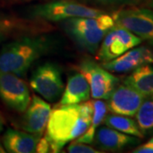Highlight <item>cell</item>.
<instances>
[{
	"label": "cell",
	"mask_w": 153,
	"mask_h": 153,
	"mask_svg": "<svg viewBox=\"0 0 153 153\" xmlns=\"http://www.w3.org/2000/svg\"><path fill=\"white\" fill-rule=\"evenodd\" d=\"M152 139H153V138H152Z\"/></svg>",
	"instance_id": "83f0119b"
},
{
	"label": "cell",
	"mask_w": 153,
	"mask_h": 153,
	"mask_svg": "<svg viewBox=\"0 0 153 153\" xmlns=\"http://www.w3.org/2000/svg\"><path fill=\"white\" fill-rule=\"evenodd\" d=\"M95 3L105 5H117V4H135L138 0H93Z\"/></svg>",
	"instance_id": "44dd1931"
},
{
	"label": "cell",
	"mask_w": 153,
	"mask_h": 153,
	"mask_svg": "<svg viewBox=\"0 0 153 153\" xmlns=\"http://www.w3.org/2000/svg\"><path fill=\"white\" fill-rule=\"evenodd\" d=\"M150 3H151V5L153 8V0H150Z\"/></svg>",
	"instance_id": "484cf974"
},
{
	"label": "cell",
	"mask_w": 153,
	"mask_h": 153,
	"mask_svg": "<svg viewBox=\"0 0 153 153\" xmlns=\"http://www.w3.org/2000/svg\"><path fill=\"white\" fill-rule=\"evenodd\" d=\"M40 136L30 133L10 128L3 137V143L6 151L10 153L36 152Z\"/></svg>",
	"instance_id": "4fadbf2b"
},
{
	"label": "cell",
	"mask_w": 153,
	"mask_h": 153,
	"mask_svg": "<svg viewBox=\"0 0 153 153\" xmlns=\"http://www.w3.org/2000/svg\"><path fill=\"white\" fill-rule=\"evenodd\" d=\"M50 152V146L46 138H40L38 145H37V149L36 152L38 153H45Z\"/></svg>",
	"instance_id": "603a6c76"
},
{
	"label": "cell",
	"mask_w": 153,
	"mask_h": 153,
	"mask_svg": "<svg viewBox=\"0 0 153 153\" xmlns=\"http://www.w3.org/2000/svg\"><path fill=\"white\" fill-rule=\"evenodd\" d=\"M105 123L107 127L132 136L143 138L144 134L140 130L134 120L123 115H108L105 117Z\"/></svg>",
	"instance_id": "ac0fdd59"
},
{
	"label": "cell",
	"mask_w": 153,
	"mask_h": 153,
	"mask_svg": "<svg viewBox=\"0 0 153 153\" xmlns=\"http://www.w3.org/2000/svg\"><path fill=\"white\" fill-rule=\"evenodd\" d=\"M19 1H28V0H19Z\"/></svg>",
	"instance_id": "4316f807"
},
{
	"label": "cell",
	"mask_w": 153,
	"mask_h": 153,
	"mask_svg": "<svg viewBox=\"0 0 153 153\" xmlns=\"http://www.w3.org/2000/svg\"><path fill=\"white\" fill-rule=\"evenodd\" d=\"M5 123V120L4 118V116L2 115V113L0 112V133L2 132V130L4 129V126Z\"/></svg>",
	"instance_id": "d4e9b609"
},
{
	"label": "cell",
	"mask_w": 153,
	"mask_h": 153,
	"mask_svg": "<svg viewBox=\"0 0 153 153\" xmlns=\"http://www.w3.org/2000/svg\"><path fill=\"white\" fill-rule=\"evenodd\" d=\"M141 43V39L126 28L115 24L101 41L97 53L101 61H109L120 56Z\"/></svg>",
	"instance_id": "8992f818"
},
{
	"label": "cell",
	"mask_w": 153,
	"mask_h": 153,
	"mask_svg": "<svg viewBox=\"0 0 153 153\" xmlns=\"http://www.w3.org/2000/svg\"><path fill=\"white\" fill-rule=\"evenodd\" d=\"M89 97L90 88L87 79L81 72H77L68 78L60 105L79 104L88 100Z\"/></svg>",
	"instance_id": "9a60e30c"
},
{
	"label": "cell",
	"mask_w": 153,
	"mask_h": 153,
	"mask_svg": "<svg viewBox=\"0 0 153 153\" xmlns=\"http://www.w3.org/2000/svg\"><path fill=\"white\" fill-rule=\"evenodd\" d=\"M123 83L145 96L153 94V66L147 64L138 67L126 77Z\"/></svg>",
	"instance_id": "2e32d148"
},
{
	"label": "cell",
	"mask_w": 153,
	"mask_h": 153,
	"mask_svg": "<svg viewBox=\"0 0 153 153\" xmlns=\"http://www.w3.org/2000/svg\"><path fill=\"white\" fill-rule=\"evenodd\" d=\"M115 24L126 28L141 40L153 44V10L145 8H128L112 15Z\"/></svg>",
	"instance_id": "5b68a950"
},
{
	"label": "cell",
	"mask_w": 153,
	"mask_h": 153,
	"mask_svg": "<svg viewBox=\"0 0 153 153\" xmlns=\"http://www.w3.org/2000/svg\"><path fill=\"white\" fill-rule=\"evenodd\" d=\"M114 25L112 16L104 13L97 17L67 19L64 23V28L81 48L94 54L105 34Z\"/></svg>",
	"instance_id": "3957f363"
},
{
	"label": "cell",
	"mask_w": 153,
	"mask_h": 153,
	"mask_svg": "<svg viewBox=\"0 0 153 153\" xmlns=\"http://www.w3.org/2000/svg\"><path fill=\"white\" fill-rule=\"evenodd\" d=\"M152 63L153 50L141 46L128 49L120 56L104 62L102 66L107 71L123 73L134 71L140 66Z\"/></svg>",
	"instance_id": "8fae6325"
},
{
	"label": "cell",
	"mask_w": 153,
	"mask_h": 153,
	"mask_svg": "<svg viewBox=\"0 0 153 153\" xmlns=\"http://www.w3.org/2000/svg\"><path fill=\"white\" fill-rule=\"evenodd\" d=\"M93 102L61 105L51 111L46 136L50 152H60L68 142L83 134L91 123Z\"/></svg>",
	"instance_id": "6da1fadb"
},
{
	"label": "cell",
	"mask_w": 153,
	"mask_h": 153,
	"mask_svg": "<svg viewBox=\"0 0 153 153\" xmlns=\"http://www.w3.org/2000/svg\"><path fill=\"white\" fill-rule=\"evenodd\" d=\"M67 152L69 153H99L97 150L94 149L91 146L84 145L83 143L74 141L67 147Z\"/></svg>",
	"instance_id": "ffe728a7"
},
{
	"label": "cell",
	"mask_w": 153,
	"mask_h": 153,
	"mask_svg": "<svg viewBox=\"0 0 153 153\" xmlns=\"http://www.w3.org/2000/svg\"><path fill=\"white\" fill-rule=\"evenodd\" d=\"M33 14L46 21L58 22L75 17H97L104 12L70 0H57L37 6Z\"/></svg>",
	"instance_id": "277c9868"
},
{
	"label": "cell",
	"mask_w": 153,
	"mask_h": 153,
	"mask_svg": "<svg viewBox=\"0 0 153 153\" xmlns=\"http://www.w3.org/2000/svg\"><path fill=\"white\" fill-rule=\"evenodd\" d=\"M93 102V115L91 123L88 126L86 132L80 137L76 139V141L81 143L90 144L93 142L94 138L95 136V131L100 124L104 120L107 111V105L101 100H96Z\"/></svg>",
	"instance_id": "e0dca14e"
},
{
	"label": "cell",
	"mask_w": 153,
	"mask_h": 153,
	"mask_svg": "<svg viewBox=\"0 0 153 153\" xmlns=\"http://www.w3.org/2000/svg\"><path fill=\"white\" fill-rule=\"evenodd\" d=\"M145 95L126 84L115 88L109 96L107 108L114 114L133 117L136 114Z\"/></svg>",
	"instance_id": "30bf717a"
},
{
	"label": "cell",
	"mask_w": 153,
	"mask_h": 153,
	"mask_svg": "<svg viewBox=\"0 0 153 153\" xmlns=\"http://www.w3.org/2000/svg\"><path fill=\"white\" fill-rule=\"evenodd\" d=\"M134 116L137 125L143 134L153 131V94L145 96Z\"/></svg>",
	"instance_id": "d6986e66"
},
{
	"label": "cell",
	"mask_w": 153,
	"mask_h": 153,
	"mask_svg": "<svg viewBox=\"0 0 153 153\" xmlns=\"http://www.w3.org/2000/svg\"><path fill=\"white\" fill-rule=\"evenodd\" d=\"M139 143L140 140L138 137H132L110 127L100 128L96 134V144L103 150L120 151Z\"/></svg>",
	"instance_id": "5bb4252c"
},
{
	"label": "cell",
	"mask_w": 153,
	"mask_h": 153,
	"mask_svg": "<svg viewBox=\"0 0 153 153\" xmlns=\"http://www.w3.org/2000/svg\"><path fill=\"white\" fill-rule=\"evenodd\" d=\"M51 107L41 98L34 95L30 101L22 119V128L25 131L41 136L46 128Z\"/></svg>",
	"instance_id": "7c38bea8"
},
{
	"label": "cell",
	"mask_w": 153,
	"mask_h": 153,
	"mask_svg": "<svg viewBox=\"0 0 153 153\" xmlns=\"http://www.w3.org/2000/svg\"><path fill=\"white\" fill-rule=\"evenodd\" d=\"M79 70L87 79L91 96L95 100H107L119 82L117 77L92 60H83Z\"/></svg>",
	"instance_id": "52a82bcc"
},
{
	"label": "cell",
	"mask_w": 153,
	"mask_h": 153,
	"mask_svg": "<svg viewBox=\"0 0 153 153\" xmlns=\"http://www.w3.org/2000/svg\"><path fill=\"white\" fill-rule=\"evenodd\" d=\"M4 35H5V28L4 27V25L0 22V44L4 38Z\"/></svg>",
	"instance_id": "cb8c5ba5"
},
{
	"label": "cell",
	"mask_w": 153,
	"mask_h": 153,
	"mask_svg": "<svg viewBox=\"0 0 153 153\" xmlns=\"http://www.w3.org/2000/svg\"><path fill=\"white\" fill-rule=\"evenodd\" d=\"M48 47V40L44 37L23 38L6 44L0 52V71L24 76Z\"/></svg>",
	"instance_id": "7a4b0ae2"
},
{
	"label": "cell",
	"mask_w": 153,
	"mask_h": 153,
	"mask_svg": "<svg viewBox=\"0 0 153 153\" xmlns=\"http://www.w3.org/2000/svg\"><path fill=\"white\" fill-rule=\"evenodd\" d=\"M30 85L49 101H55L64 89L60 69L52 63H45L33 73Z\"/></svg>",
	"instance_id": "ba28073f"
},
{
	"label": "cell",
	"mask_w": 153,
	"mask_h": 153,
	"mask_svg": "<svg viewBox=\"0 0 153 153\" xmlns=\"http://www.w3.org/2000/svg\"><path fill=\"white\" fill-rule=\"evenodd\" d=\"M0 98L4 104L18 112H23L30 103L27 85L19 76L0 71Z\"/></svg>",
	"instance_id": "9c48e42d"
},
{
	"label": "cell",
	"mask_w": 153,
	"mask_h": 153,
	"mask_svg": "<svg viewBox=\"0 0 153 153\" xmlns=\"http://www.w3.org/2000/svg\"><path fill=\"white\" fill-rule=\"evenodd\" d=\"M134 153H153V139H151L149 141L137 147Z\"/></svg>",
	"instance_id": "7402d4cb"
}]
</instances>
